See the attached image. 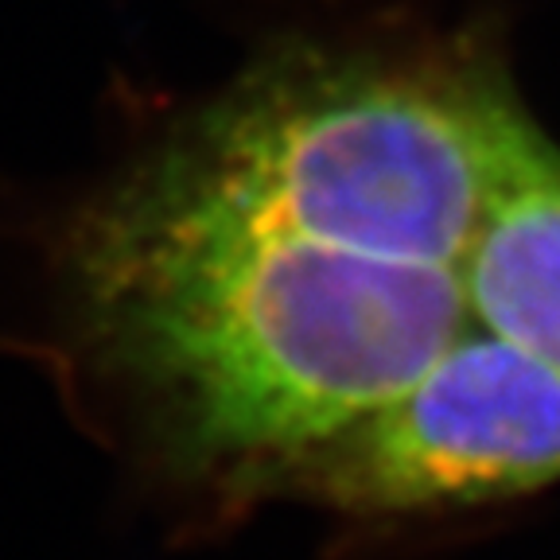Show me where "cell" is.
Segmentation results:
<instances>
[{"label": "cell", "mask_w": 560, "mask_h": 560, "mask_svg": "<svg viewBox=\"0 0 560 560\" xmlns=\"http://www.w3.org/2000/svg\"><path fill=\"white\" fill-rule=\"evenodd\" d=\"M455 272L475 327L560 374V152L549 140L490 199Z\"/></svg>", "instance_id": "277c9868"}, {"label": "cell", "mask_w": 560, "mask_h": 560, "mask_svg": "<svg viewBox=\"0 0 560 560\" xmlns=\"http://www.w3.org/2000/svg\"><path fill=\"white\" fill-rule=\"evenodd\" d=\"M90 347L175 467L277 482L464 331L459 272L94 199L70 230Z\"/></svg>", "instance_id": "6da1fadb"}, {"label": "cell", "mask_w": 560, "mask_h": 560, "mask_svg": "<svg viewBox=\"0 0 560 560\" xmlns=\"http://www.w3.org/2000/svg\"><path fill=\"white\" fill-rule=\"evenodd\" d=\"M560 479V374L467 324L394 401L289 467L347 514H432L534 494Z\"/></svg>", "instance_id": "3957f363"}, {"label": "cell", "mask_w": 560, "mask_h": 560, "mask_svg": "<svg viewBox=\"0 0 560 560\" xmlns=\"http://www.w3.org/2000/svg\"><path fill=\"white\" fill-rule=\"evenodd\" d=\"M545 144L502 70L447 47H289L179 121L105 199L459 269Z\"/></svg>", "instance_id": "7a4b0ae2"}]
</instances>
